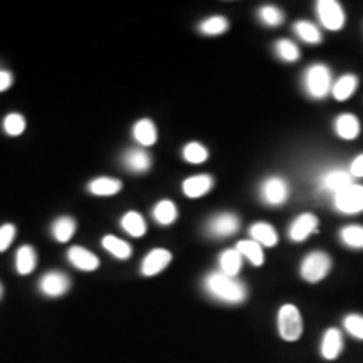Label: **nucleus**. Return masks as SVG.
Instances as JSON below:
<instances>
[{
	"label": "nucleus",
	"mask_w": 363,
	"mask_h": 363,
	"mask_svg": "<svg viewBox=\"0 0 363 363\" xmlns=\"http://www.w3.org/2000/svg\"><path fill=\"white\" fill-rule=\"evenodd\" d=\"M177 216H179V214H177V207L172 201L158 202L155 208H153V217H155V220L162 225L174 224Z\"/></svg>",
	"instance_id": "nucleus-29"
},
{
	"label": "nucleus",
	"mask_w": 363,
	"mask_h": 363,
	"mask_svg": "<svg viewBox=\"0 0 363 363\" xmlns=\"http://www.w3.org/2000/svg\"><path fill=\"white\" fill-rule=\"evenodd\" d=\"M199 29H201V33L206 35H219L229 29V21L220 16L208 17V19H206L201 26H199Z\"/></svg>",
	"instance_id": "nucleus-31"
},
{
	"label": "nucleus",
	"mask_w": 363,
	"mask_h": 363,
	"mask_svg": "<svg viewBox=\"0 0 363 363\" xmlns=\"http://www.w3.org/2000/svg\"><path fill=\"white\" fill-rule=\"evenodd\" d=\"M293 29L298 38L306 44H320L321 40H323V35H321L320 29L308 21H298L296 24L293 26Z\"/></svg>",
	"instance_id": "nucleus-24"
},
{
	"label": "nucleus",
	"mask_w": 363,
	"mask_h": 363,
	"mask_svg": "<svg viewBox=\"0 0 363 363\" xmlns=\"http://www.w3.org/2000/svg\"><path fill=\"white\" fill-rule=\"evenodd\" d=\"M212 187H214V180H212V177L208 175L190 177V179L185 180L184 185H182L185 195L190 199L202 197V195H206Z\"/></svg>",
	"instance_id": "nucleus-17"
},
{
	"label": "nucleus",
	"mask_w": 363,
	"mask_h": 363,
	"mask_svg": "<svg viewBox=\"0 0 363 363\" xmlns=\"http://www.w3.org/2000/svg\"><path fill=\"white\" fill-rule=\"evenodd\" d=\"M103 247L118 259H128L131 256V246L123 239H118L116 235H106L103 239Z\"/></svg>",
	"instance_id": "nucleus-27"
},
{
	"label": "nucleus",
	"mask_w": 363,
	"mask_h": 363,
	"mask_svg": "<svg viewBox=\"0 0 363 363\" xmlns=\"http://www.w3.org/2000/svg\"><path fill=\"white\" fill-rule=\"evenodd\" d=\"M249 234H251V239L254 242H257L259 246L272 247L278 244V233H276L274 227L267 224V222H256V224L251 225V229H249Z\"/></svg>",
	"instance_id": "nucleus-16"
},
{
	"label": "nucleus",
	"mask_w": 363,
	"mask_h": 363,
	"mask_svg": "<svg viewBox=\"0 0 363 363\" xmlns=\"http://www.w3.org/2000/svg\"><path fill=\"white\" fill-rule=\"evenodd\" d=\"M4 130H6V133L11 136L22 135L26 130L24 116L19 115V113H11V115H7L6 120H4Z\"/></svg>",
	"instance_id": "nucleus-35"
},
{
	"label": "nucleus",
	"mask_w": 363,
	"mask_h": 363,
	"mask_svg": "<svg viewBox=\"0 0 363 363\" xmlns=\"http://www.w3.org/2000/svg\"><path fill=\"white\" fill-rule=\"evenodd\" d=\"M69 286H71L69 278H67L66 274H62V272H57V271H52V272H48V274H44L43 279H40V283H39L40 291H43L45 296H51V298L62 296V294L67 293Z\"/></svg>",
	"instance_id": "nucleus-10"
},
{
	"label": "nucleus",
	"mask_w": 363,
	"mask_h": 363,
	"mask_svg": "<svg viewBox=\"0 0 363 363\" xmlns=\"http://www.w3.org/2000/svg\"><path fill=\"white\" fill-rule=\"evenodd\" d=\"M135 140L143 147H152L157 142V128L152 120H140L133 126Z\"/></svg>",
	"instance_id": "nucleus-22"
},
{
	"label": "nucleus",
	"mask_w": 363,
	"mask_h": 363,
	"mask_svg": "<svg viewBox=\"0 0 363 363\" xmlns=\"http://www.w3.org/2000/svg\"><path fill=\"white\" fill-rule=\"evenodd\" d=\"M333 203L342 214H360L363 212V185H348L342 192L333 195Z\"/></svg>",
	"instance_id": "nucleus-5"
},
{
	"label": "nucleus",
	"mask_w": 363,
	"mask_h": 363,
	"mask_svg": "<svg viewBox=\"0 0 363 363\" xmlns=\"http://www.w3.org/2000/svg\"><path fill=\"white\" fill-rule=\"evenodd\" d=\"M331 72L328 66L316 62L311 65L305 72V89L308 96L313 99H323L331 93Z\"/></svg>",
	"instance_id": "nucleus-2"
},
{
	"label": "nucleus",
	"mask_w": 363,
	"mask_h": 363,
	"mask_svg": "<svg viewBox=\"0 0 363 363\" xmlns=\"http://www.w3.org/2000/svg\"><path fill=\"white\" fill-rule=\"evenodd\" d=\"M278 330L286 342H296L303 335L301 313L294 305H283L278 313Z\"/></svg>",
	"instance_id": "nucleus-3"
},
{
	"label": "nucleus",
	"mask_w": 363,
	"mask_h": 363,
	"mask_svg": "<svg viewBox=\"0 0 363 363\" xmlns=\"http://www.w3.org/2000/svg\"><path fill=\"white\" fill-rule=\"evenodd\" d=\"M340 239L345 246L363 249V225H347L340 233Z\"/></svg>",
	"instance_id": "nucleus-30"
},
{
	"label": "nucleus",
	"mask_w": 363,
	"mask_h": 363,
	"mask_svg": "<svg viewBox=\"0 0 363 363\" xmlns=\"http://www.w3.org/2000/svg\"><path fill=\"white\" fill-rule=\"evenodd\" d=\"M276 54H278L279 59H283L286 62H294L299 59L298 45L291 43L289 39H281L276 43Z\"/></svg>",
	"instance_id": "nucleus-32"
},
{
	"label": "nucleus",
	"mask_w": 363,
	"mask_h": 363,
	"mask_svg": "<svg viewBox=\"0 0 363 363\" xmlns=\"http://www.w3.org/2000/svg\"><path fill=\"white\" fill-rule=\"evenodd\" d=\"M184 158L189 163H203L208 158V152L203 145H201L199 142H192L185 145Z\"/></svg>",
	"instance_id": "nucleus-34"
},
{
	"label": "nucleus",
	"mask_w": 363,
	"mask_h": 363,
	"mask_svg": "<svg viewBox=\"0 0 363 363\" xmlns=\"http://www.w3.org/2000/svg\"><path fill=\"white\" fill-rule=\"evenodd\" d=\"M123 163L126 169L135 172V174H143V172H147L152 167V158L143 150L135 148L125 153Z\"/></svg>",
	"instance_id": "nucleus-18"
},
{
	"label": "nucleus",
	"mask_w": 363,
	"mask_h": 363,
	"mask_svg": "<svg viewBox=\"0 0 363 363\" xmlns=\"http://www.w3.org/2000/svg\"><path fill=\"white\" fill-rule=\"evenodd\" d=\"M2 294H4V288H2V284H0V298H2Z\"/></svg>",
	"instance_id": "nucleus-40"
},
{
	"label": "nucleus",
	"mask_w": 363,
	"mask_h": 363,
	"mask_svg": "<svg viewBox=\"0 0 363 363\" xmlns=\"http://www.w3.org/2000/svg\"><path fill=\"white\" fill-rule=\"evenodd\" d=\"M353 184V177L350 174V170H343V169H331L328 172H325L323 177H321L320 185L325 192L337 195L338 192H342L343 189H347L348 185Z\"/></svg>",
	"instance_id": "nucleus-9"
},
{
	"label": "nucleus",
	"mask_w": 363,
	"mask_h": 363,
	"mask_svg": "<svg viewBox=\"0 0 363 363\" xmlns=\"http://www.w3.org/2000/svg\"><path fill=\"white\" fill-rule=\"evenodd\" d=\"M316 13L321 26L328 30H340L345 26V12L337 0H318Z\"/></svg>",
	"instance_id": "nucleus-6"
},
{
	"label": "nucleus",
	"mask_w": 363,
	"mask_h": 363,
	"mask_svg": "<svg viewBox=\"0 0 363 363\" xmlns=\"http://www.w3.org/2000/svg\"><path fill=\"white\" fill-rule=\"evenodd\" d=\"M331 257L323 251H313L301 262V278L308 283H320L328 276Z\"/></svg>",
	"instance_id": "nucleus-4"
},
{
	"label": "nucleus",
	"mask_w": 363,
	"mask_h": 363,
	"mask_svg": "<svg viewBox=\"0 0 363 363\" xmlns=\"http://www.w3.org/2000/svg\"><path fill=\"white\" fill-rule=\"evenodd\" d=\"M121 182L118 179H110V177H99L89 184V192L98 197H108V195H115L121 190Z\"/></svg>",
	"instance_id": "nucleus-20"
},
{
	"label": "nucleus",
	"mask_w": 363,
	"mask_h": 363,
	"mask_svg": "<svg viewBox=\"0 0 363 363\" xmlns=\"http://www.w3.org/2000/svg\"><path fill=\"white\" fill-rule=\"evenodd\" d=\"M335 131L340 138L343 140H355L360 135V121L352 113H343L335 120Z\"/></svg>",
	"instance_id": "nucleus-14"
},
{
	"label": "nucleus",
	"mask_w": 363,
	"mask_h": 363,
	"mask_svg": "<svg viewBox=\"0 0 363 363\" xmlns=\"http://www.w3.org/2000/svg\"><path fill=\"white\" fill-rule=\"evenodd\" d=\"M343 352V337L337 328H328L321 340V355L326 360H337Z\"/></svg>",
	"instance_id": "nucleus-13"
},
{
	"label": "nucleus",
	"mask_w": 363,
	"mask_h": 363,
	"mask_svg": "<svg viewBox=\"0 0 363 363\" xmlns=\"http://www.w3.org/2000/svg\"><path fill=\"white\" fill-rule=\"evenodd\" d=\"M235 249L240 252V256L247 257L254 266H261L264 262V252H262V246H259L254 240H239Z\"/></svg>",
	"instance_id": "nucleus-25"
},
{
	"label": "nucleus",
	"mask_w": 363,
	"mask_h": 363,
	"mask_svg": "<svg viewBox=\"0 0 363 363\" xmlns=\"http://www.w3.org/2000/svg\"><path fill=\"white\" fill-rule=\"evenodd\" d=\"M343 326L352 337L363 340V316L362 315H347L343 320Z\"/></svg>",
	"instance_id": "nucleus-36"
},
{
	"label": "nucleus",
	"mask_w": 363,
	"mask_h": 363,
	"mask_svg": "<svg viewBox=\"0 0 363 363\" xmlns=\"http://www.w3.org/2000/svg\"><path fill=\"white\" fill-rule=\"evenodd\" d=\"M289 197V187L288 184L279 177H269L262 182L261 185V199L262 202L271 207L283 206Z\"/></svg>",
	"instance_id": "nucleus-7"
},
{
	"label": "nucleus",
	"mask_w": 363,
	"mask_h": 363,
	"mask_svg": "<svg viewBox=\"0 0 363 363\" xmlns=\"http://www.w3.org/2000/svg\"><path fill=\"white\" fill-rule=\"evenodd\" d=\"M257 16H259L262 24H266L269 27H278L283 24V21H284V13L274 6L261 7L259 12H257Z\"/></svg>",
	"instance_id": "nucleus-33"
},
{
	"label": "nucleus",
	"mask_w": 363,
	"mask_h": 363,
	"mask_svg": "<svg viewBox=\"0 0 363 363\" xmlns=\"http://www.w3.org/2000/svg\"><path fill=\"white\" fill-rule=\"evenodd\" d=\"M121 227L133 238H142L147 233V222L143 220V217L138 212H126L121 219Z\"/></svg>",
	"instance_id": "nucleus-26"
},
{
	"label": "nucleus",
	"mask_w": 363,
	"mask_h": 363,
	"mask_svg": "<svg viewBox=\"0 0 363 363\" xmlns=\"http://www.w3.org/2000/svg\"><path fill=\"white\" fill-rule=\"evenodd\" d=\"M203 288H206V291L212 298L224 303H230V305L242 303L247 296L246 286L240 283L239 279L230 278V276L222 274V272H212V274L206 276Z\"/></svg>",
	"instance_id": "nucleus-1"
},
{
	"label": "nucleus",
	"mask_w": 363,
	"mask_h": 363,
	"mask_svg": "<svg viewBox=\"0 0 363 363\" xmlns=\"http://www.w3.org/2000/svg\"><path fill=\"white\" fill-rule=\"evenodd\" d=\"M239 230V217L233 212H220L207 222V234L212 238H229Z\"/></svg>",
	"instance_id": "nucleus-8"
},
{
	"label": "nucleus",
	"mask_w": 363,
	"mask_h": 363,
	"mask_svg": "<svg viewBox=\"0 0 363 363\" xmlns=\"http://www.w3.org/2000/svg\"><path fill=\"white\" fill-rule=\"evenodd\" d=\"M357 86L358 78L355 74H345L337 81V83L331 86V94H333V98L337 99V101H345V99H348L353 93H355Z\"/></svg>",
	"instance_id": "nucleus-21"
},
{
	"label": "nucleus",
	"mask_w": 363,
	"mask_h": 363,
	"mask_svg": "<svg viewBox=\"0 0 363 363\" xmlns=\"http://www.w3.org/2000/svg\"><path fill=\"white\" fill-rule=\"evenodd\" d=\"M13 238H16V225L4 224L0 227V252H4L12 244Z\"/></svg>",
	"instance_id": "nucleus-37"
},
{
	"label": "nucleus",
	"mask_w": 363,
	"mask_h": 363,
	"mask_svg": "<svg viewBox=\"0 0 363 363\" xmlns=\"http://www.w3.org/2000/svg\"><path fill=\"white\" fill-rule=\"evenodd\" d=\"M76 230V222L71 217H59L52 224V235L57 242H67Z\"/></svg>",
	"instance_id": "nucleus-28"
},
{
	"label": "nucleus",
	"mask_w": 363,
	"mask_h": 363,
	"mask_svg": "<svg viewBox=\"0 0 363 363\" xmlns=\"http://www.w3.org/2000/svg\"><path fill=\"white\" fill-rule=\"evenodd\" d=\"M350 174H352V177H357V179H362L363 177V153L362 155H358L355 160L352 162Z\"/></svg>",
	"instance_id": "nucleus-38"
},
{
	"label": "nucleus",
	"mask_w": 363,
	"mask_h": 363,
	"mask_svg": "<svg viewBox=\"0 0 363 363\" xmlns=\"http://www.w3.org/2000/svg\"><path fill=\"white\" fill-rule=\"evenodd\" d=\"M35 264H38V254L30 246H22L19 251H17L16 257V267L17 272L22 276L30 274L35 269Z\"/></svg>",
	"instance_id": "nucleus-23"
},
{
	"label": "nucleus",
	"mask_w": 363,
	"mask_h": 363,
	"mask_svg": "<svg viewBox=\"0 0 363 363\" xmlns=\"http://www.w3.org/2000/svg\"><path fill=\"white\" fill-rule=\"evenodd\" d=\"M219 264L222 274L235 278L239 274L240 267H242V256H240L238 249H227V251L220 254Z\"/></svg>",
	"instance_id": "nucleus-19"
},
{
	"label": "nucleus",
	"mask_w": 363,
	"mask_h": 363,
	"mask_svg": "<svg viewBox=\"0 0 363 363\" xmlns=\"http://www.w3.org/2000/svg\"><path fill=\"white\" fill-rule=\"evenodd\" d=\"M172 254L167 249H153L147 254L142 262V274L145 276H157L167 266L170 264Z\"/></svg>",
	"instance_id": "nucleus-12"
},
{
	"label": "nucleus",
	"mask_w": 363,
	"mask_h": 363,
	"mask_svg": "<svg viewBox=\"0 0 363 363\" xmlns=\"http://www.w3.org/2000/svg\"><path fill=\"white\" fill-rule=\"evenodd\" d=\"M12 86V74L9 71H0V93Z\"/></svg>",
	"instance_id": "nucleus-39"
},
{
	"label": "nucleus",
	"mask_w": 363,
	"mask_h": 363,
	"mask_svg": "<svg viewBox=\"0 0 363 363\" xmlns=\"http://www.w3.org/2000/svg\"><path fill=\"white\" fill-rule=\"evenodd\" d=\"M67 259L74 267H78L81 271H94L98 269L99 259L94 256L93 252H89L84 247H71L67 252Z\"/></svg>",
	"instance_id": "nucleus-15"
},
{
	"label": "nucleus",
	"mask_w": 363,
	"mask_h": 363,
	"mask_svg": "<svg viewBox=\"0 0 363 363\" xmlns=\"http://www.w3.org/2000/svg\"><path fill=\"white\" fill-rule=\"evenodd\" d=\"M318 230V219L313 214H301L298 219L293 220L291 227H289V239L294 242H303L315 234Z\"/></svg>",
	"instance_id": "nucleus-11"
}]
</instances>
